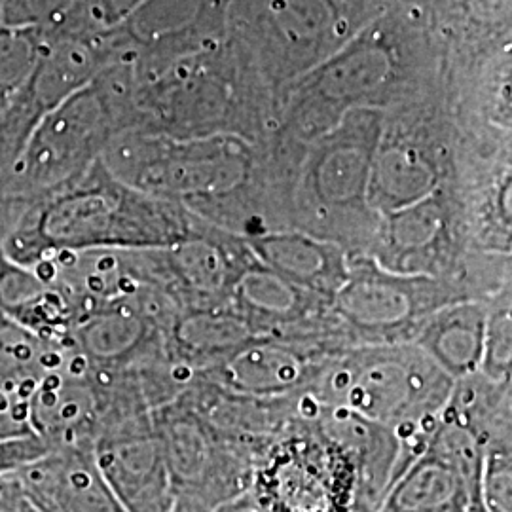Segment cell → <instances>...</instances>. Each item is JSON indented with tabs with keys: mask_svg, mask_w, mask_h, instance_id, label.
<instances>
[{
	"mask_svg": "<svg viewBox=\"0 0 512 512\" xmlns=\"http://www.w3.org/2000/svg\"><path fill=\"white\" fill-rule=\"evenodd\" d=\"M46 27L0 23V103L10 105L37 69Z\"/></svg>",
	"mask_w": 512,
	"mask_h": 512,
	"instance_id": "obj_16",
	"label": "cell"
},
{
	"mask_svg": "<svg viewBox=\"0 0 512 512\" xmlns=\"http://www.w3.org/2000/svg\"><path fill=\"white\" fill-rule=\"evenodd\" d=\"M452 387L454 380L416 344H397L332 353L306 393L391 429L401 444L399 478L425 452Z\"/></svg>",
	"mask_w": 512,
	"mask_h": 512,
	"instance_id": "obj_2",
	"label": "cell"
},
{
	"mask_svg": "<svg viewBox=\"0 0 512 512\" xmlns=\"http://www.w3.org/2000/svg\"><path fill=\"white\" fill-rule=\"evenodd\" d=\"M8 232H10V226H6V224H0V247H2L4 239H6V236H8Z\"/></svg>",
	"mask_w": 512,
	"mask_h": 512,
	"instance_id": "obj_24",
	"label": "cell"
},
{
	"mask_svg": "<svg viewBox=\"0 0 512 512\" xmlns=\"http://www.w3.org/2000/svg\"><path fill=\"white\" fill-rule=\"evenodd\" d=\"M478 503L484 512H512V437L486 444Z\"/></svg>",
	"mask_w": 512,
	"mask_h": 512,
	"instance_id": "obj_18",
	"label": "cell"
},
{
	"mask_svg": "<svg viewBox=\"0 0 512 512\" xmlns=\"http://www.w3.org/2000/svg\"><path fill=\"white\" fill-rule=\"evenodd\" d=\"M463 300L473 298L450 281L393 274L370 256H351L327 310L330 342L338 349L412 344L435 311Z\"/></svg>",
	"mask_w": 512,
	"mask_h": 512,
	"instance_id": "obj_3",
	"label": "cell"
},
{
	"mask_svg": "<svg viewBox=\"0 0 512 512\" xmlns=\"http://www.w3.org/2000/svg\"><path fill=\"white\" fill-rule=\"evenodd\" d=\"M93 456L124 512H173V484L152 412L105 429Z\"/></svg>",
	"mask_w": 512,
	"mask_h": 512,
	"instance_id": "obj_7",
	"label": "cell"
},
{
	"mask_svg": "<svg viewBox=\"0 0 512 512\" xmlns=\"http://www.w3.org/2000/svg\"><path fill=\"white\" fill-rule=\"evenodd\" d=\"M473 505H480L478 497L458 469L425 450L391 484L376 512H469Z\"/></svg>",
	"mask_w": 512,
	"mask_h": 512,
	"instance_id": "obj_14",
	"label": "cell"
},
{
	"mask_svg": "<svg viewBox=\"0 0 512 512\" xmlns=\"http://www.w3.org/2000/svg\"><path fill=\"white\" fill-rule=\"evenodd\" d=\"M213 512H264L262 507L255 501V497L251 495V492L247 494L239 495L232 501H226L222 503L220 507H217Z\"/></svg>",
	"mask_w": 512,
	"mask_h": 512,
	"instance_id": "obj_23",
	"label": "cell"
},
{
	"mask_svg": "<svg viewBox=\"0 0 512 512\" xmlns=\"http://www.w3.org/2000/svg\"><path fill=\"white\" fill-rule=\"evenodd\" d=\"M42 512H124L93 456V446H57L14 473Z\"/></svg>",
	"mask_w": 512,
	"mask_h": 512,
	"instance_id": "obj_10",
	"label": "cell"
},
{
	"mask_svg": "<svg viewBox=\"0 0 512 512\" xmlns=\"http://www.w3.org/2000/svg\"><path fill=\"white\" fill-rule=\"evenodd\" d=\"M469 512H484V511H482V507H480V505H473V507H471V509H469Z\"/></svg>",
	"mask_w": 512,
	"mask_h": 512,
	"instance_id": "obj_25",
	"label": "cell"
},
{
	"mask_svg": "<svg viewBox=\"0 0 512 512\" xmlns=\"http://www.w3.org/2000/svg\"><path fill=\"white\" fill-rule=\"evenodd\" d=\"M488 300H463L440 308L423 323L412 342L454 382L480 368Z\"/></svg>",
	"mask_w": 512,
	"mask_h": 512,
	"instance_id": "obj_13",
	"label": "cell"
},
{
	"mask_svg": "<svg viewBox=\"0 0 512 512\" xmlns=\"http://www.w3.org/2000/svg\"><path fill=\"white\" fill-rule=\"evenodd\" d=\"M74 0H2V23L6 25H37L46 27L61 18Z\"/></svg>",
	"mask_w": 512,
	"mask_h": 512,
	"instance_id": "obj_20",
	"label": "cell"
},
{
	"mask_svg": "<svg viewBox=\"0 0 512 512\" xmlns=\"http://www.w3.org/2000/svg\"><path fill=\"white\" fill-rule=\"evenodd\" d=\"M243 239L260 264L327 302L348 279V253L329 241L285 230Z\"/></svg>",
	"mask_w": 512,
	"mask_h": 512,
	"instance_id": "obj_12",
	"label": "cell"
},
{
	"mask_svg": "<svg viewBox=\"0 0 512 512\" xmlns=\"http://www.w3.org/2000/svg\"><path fill=\"white\" fill-rule=\"evenodd\" d=\"M0 313L54 346H71L78 311L71 294L35 266L0 251Z\"/></svg>",
	"mask_w": 512,
	"mask_h": 512,
	"instance_id": "obj_11",
	"label": "cell"
},
{
	"mask_svg": "<svg viewBox=\"0 0 512 512\" xmlns=\"http://www.w3.org/2000/svg\"><path fill=\"white\" fill-rule=\"evenodd\" d=\"M0 12H2V0H0Z\"/></svg>",
	"mask_w": 512,
	"mask_h": 512,
	"instance_id": "obj_26",
	"label": "cell"
},
{
	"mask_svg": "<svg viewBox=\"0 0 512 512\" xmlns=\"http://www.w3.org/2000/svg\"><path fill=\"white\" fill-rule=\"evenodd\" d=\"M110 139L107 110L90 84L31 129L8 169L10 198L29 205L74 183L101 160Z\"/></svg>",
	"mask_w": 512,
	"mask_h": 512,
	"instance_id": "obj_6",
	"label": "cell"
},
{
	"mask_svg": "<svg viewBox=\"0 0 512 512\" xmlns=\"http://www.w3.org/2000/svg\"><path fill=\"white\" fill-rule=\"evenodd\" d=\"M332 353L336 351L294 340L256 338L219 365L194 376L239 395L279 399L304 393Z\"/></svg>",
	"mask_w": 512,
	"mask_h": 512,
	"instance_id": "obj_9",
	"label": "cell"
},
{
	"mask_svg": "<svg viewBox=\"0 0 512 512\" xmlns=\"http://www.w3.org/2000/svg\"><path fill=\"white\" fill-rule=\"evenodd\" d=\"M200 230L186 207L120 183L99 160L74 183L29 203L0 251L31 266L59 251L167 249Z\"/></svg>",
	"mask_w": 512,
	"mask_h": 512,
	"instance_id": "obj_1",
	"label": "cell"
},
{
	"mask_svg": "<svg viewBox=\"0 0 512 512\" xmlns=\"http://www.w3.org/2000/svg\"><path fill=\"white\" fill-rule=\"evenodd\" d=\"M107 425V397L92 366L69 348L65 361L38 380L31 397V429L57 448L93 446Z\"/></svg>",
	"mask_w": 512,
	"mask_h": 512,
	"instance_id": "obj_8",
	"label": "cell"
},
{
	"mask_svg": "<svg viewBox=\"0 0 512 512\" xmlns=\"http://www.w3.org/2000/svg\"><path fill=\"white\" fill-rule=\"evenodd\" d=\"M35 387L0 391V440L35 435L31 429V397Z\"/></svg>",
	"mask_w": 512,
	"mask_h": 512,
	"instance_id": "obj_19",
	"label": "cell"
},
{
	"mask_svg": "<svg viewBox=\"0 0 512 512\" xmlns=\"http://www.w3.org/2000/svg\"><path fill=\"white\" fill-rule=\"evenodd\" d=\"M54 446L37 435L0 440V476L16 473L23 465L48 454Z\"/></svg>",
	"mask_w": 512,
	"mask_h": 512,
	"instance_id": "obj_21",
	"label": "cell"
},
{
	"mask_svg": "<svg viewBox=\"0 0 512 512\" xmlns=\"http://www.w3.org/2000/svg\"><path fill=\"white\" fill-rule=\"evenodd\" d=\"M0 512H42L19 490L14 473L0 476Z\"/></svg>",
	"mask_w": 512,
	"mask_h": 512,
	"instance_id": "obj_22",
	"label": "cell"
},
{
	"mask_svg": "<svg viewBox=\"0 0 512 512\" xmlns=\"http://www.w3.org/2000/svg\"><path fill=\"white\" fill-rule=\"evenodd\" d=\"M171 475L173 512H213L251 490L256 463L272 440L205 420L175 397L152 412Z\"/></svg>",
	"mask_w": 512,
	"mask_h": 512,
	"instance_id": "obj_4",
	"label": "cell"
},
{
	"mask_svg": "<svg viewBox=\"0 0 512 512\" xmlns=\"http://www.w3.org/2000/svg\"><path fill=\"white\" fill-rule=\"evenodd\" d=\"M512 285L488 300L484 351L478 372L492 382H512Z\"/></svg>",
	"mask_w": 512,
	"mask_h": 512,
	"instance_id": "obj_17",
	"label": "cell"
},
{
	"mask_svg": "<svg viewBox=\"0 0 512 512\" xmlns=\"http://www.w3.org/2000/svg\"><path fill=\"white\" fill-rule=\"evenodd\" d=\"M69 348L40 340L0 313V391L37 385L46 372L65 361Z\"/></svg>",
	"mask_w": 512,
	"mask_h": 512,
	"instance_id": "obj_15",
	"label": "cell"
},
{
	"mask_svg": "<svg viewBox=\"0 0 512 512\" xmlns=\"http://www.w3.org/2000/svg\"><path fill=\"white\" fill-rule=\"evenodd\" d=\"M249 492L264 512H361L355 463L315 412L266 446Z\"/></svg>",
	"mask_w": 512,
	"mask_h": 512,
	"instance_id": "obj_5",
	"label": "cell"
}]
</instances>
